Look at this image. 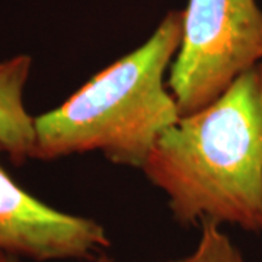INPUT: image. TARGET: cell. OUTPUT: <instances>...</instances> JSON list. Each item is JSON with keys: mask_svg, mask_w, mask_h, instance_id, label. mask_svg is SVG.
<instances>
[{"mask_svg": "<svg viewBox=\"0 0 262 262\" xmlns=\"http://www.w3.org/2000/svg\"><path fill=\"white\" fill-rule=\"evenodd\" d=\"M201 234L194 252L185 258L187 262H245L241 251L232 244L230 237L220 229V225L204 220Z\"/></svg>", "mask_w": 262, "mask_h": 262, "instance_id": "8992f818", "label": "cell"}, {"mask_svg": "<svg viewBox=\"0 0 262 262\" xmlns=\"http://www.w3.org/2000/svg\"><path fill=\"white\" fill-rule=\"evenodd\" d=\"M96 262H114V261L111 259V258H108L106 255H101ZM166 262H187V261H185V258H184V259H178V261H166Z\"/></svg>", "mask_w": 262, "mask_h": 262, "instance_id": "52a82bcc", "label": "cell"}, {"mask_svg": "<svg viewBox=\"0 0 262 262\" xmlns=\"http://www.w3.org/2000/svg\"><path fill=\"white\" fill-rule=\"evenodd\" d=\"M110 245L102 225L39 201L0 165V252L38 262L91 259Z\"/></svg>", "mask_w": 262, "mask_h": 262, "instance_id": "277c9868", "label": "cell"}, {"mask_svg": "<svg viewBox=\"0 0 262 262\" xmlns=\"http://www.w3.org/2000/svg\"><path fill=\"white\" fill-rule=\"evenodd\" d=\"M262 61V10L256 0H188L168 88L181 117L214 102Z\"/></svg>", "mask_w": 262, "mask_h": 262, "instance_id": "3957f363", "label": "cell"}, {"mask_svg": "<svg viewBox=\"0 0 262 262\" xmlns=\"http://www.w3.org/2000/svg\"><path fill=\"white\" fill-rule=\"evenodd\" d=\"M184 10H172L147 41L94 75L60 106L34 117V159L101 151L143 169L159 137L181 118L165 75L178 53Z\"/></svg>", "mask_w": 262, "mask_h": 262, "instance_id": "7a4b0ae2", "label": "cell"}, {"mask_svg": "<svg viewBox=\"0 0 262 262\" xmlns=\"http://www.w3.org/2000/svg\"><path fill=\"white\" fill-rule=\"evenodd\" d=\"M32 58L18 54L0 60V149L15 165L34 159L35 125L24 102Z\"/></svg>", "mask_w": 262, "mask_h": 262, "instance_id": "5b68a950", "label": "cell"}, {"mask_svg": "<svg viewBox=\"0 0 262 262\" xmlns=\"http://www.w3.org/2000/svg\"><path fill=\"white\" fill-rule=\"evenodd\" d=\"M5 258H6V253L0 252V262H3V261H5Z\"/></svg>", "mask_w": 262, "mask_h": 262, "instance_id": "9c48e42d", "label": "cell"}, {"mask_svg": "<svg viewBox=\"0 0 262 262\" xmlns=\"http://www.w3.org/2000/svg\"><path fill=\"white\" fill-rule=\"evenodd\" d=\"M141 170L179 225L210 220L262 233V61L169 127Z\"/></svg>", "mask_w": 262, "mask_h": 262, "instance_id": "6da1fadb", "label": "cell"}, {"mask_svg": "<svg viewBox=\"0 0 262 262\" xmlns=\"http://www.w3.org/2000/svg\"><path fill=\"white\" fill-rule=\"evenodd\" d=\"M3 262H19L18 256H13V255H6L5 261Z\"/></svg>", "mask_w": 262, "mask_h": 262, "instance_id": "ba28073f", "label": "cell"}]
</instances>
